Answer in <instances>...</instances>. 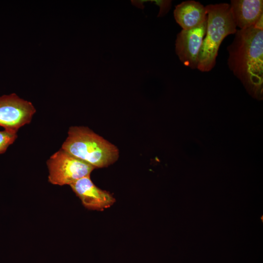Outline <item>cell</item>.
I'll list each match as a JSON object with an SVG mask.
<instances>
[{
  "mask_svg": "<svg viewBox=\"0 0 263 263\" xmlns=\"http://www.w3.org/2000/svg\"><path fill=\"white\" fill-rule=\"evenodd\" d=\"M36 111L31 102L15 94L0 96V126L17 133L20 127L31 122Z\"/></svg>",
  "mask_w": 263,
  "mask_h": 263,
  "instance_id": "cell-5",
  "label": "cell"
},
{
  "mask_svg": "<svg viewBox=\"0 0 263 263\" xmlns=\"http://www.w3.org/2000/svg\"><path fill=\"white\" fill-rule=\"evenodd\" d=\"M227 47L229 69L254 97L261 99L263 88V28L256 25L237 30Z\"/></svg>",
  "mask_w": 263,
  "mask_h": 263,
  "instance_id": "cell-1",
  "label": "cell"
},
{
  "mask_svg": "<svg viewBox=\"0 0 263 263\" xmlns=\"http://www.w3.org/2000/svg\"><path fill=\"white\" fill-rule=\"evenodd\" d=\"M17 137V133L5 130L0 131V154L4 153L8 147L15 142Z\"/></svg>",
  "mask_w": 263,
  "mask_h": 263,
  "instance_id": "cell-10",
  "label": "cell"
},
{
  "mask_svg": "<svg viewBox=\"0 0 263 263\" xmlns=\"http://www.w3.org/2000/svg\"><path fill=\"white\" fill-rule=\"evenodd\" d=\"M146 1H147V0H132V3L135 6H136L141 9H143L144 8L143 3Z\"/></svg>",
  "mask_w": 263,
  "mask_h": 263,
  "instance_id": "cell-12",
  "label": "cell"
},
{
  "mask_svg": "<svg viewBox=\"0 0 263 263\" xmlns=\"http://www.w3.org/2000/svg\"><path fill=\"white\" fill-rule=\"evenodd\" d=\"M176 22L183 30L197 27L207 20L206 6L194 0H187L177 5L174 10Z\"/></svg>",
  "mask_w": 263,
  "mask_h": 263,
  "instance_id": "cell-9",
  "label": "cell"
},
{
  "mask_svg": "<svg viewBox=\"0 0 263 263\" xmlns=\"http://www.w3.org/2000/svg\"><path fill=\"white\" fill-rule=\"evenodd\" d=\"M155 4L160 7V11L158 17L164 16L169 10L171 1L170 0H153Z\"/></svg>",
  "mask_w": 263,
  "mask_h": 263,
  "instance_id": "cell-11",
  "label": "cell"
},
{
  "mask_svg": "<svg viewBox=\"0 0 263 263\" xmlns=\"http://www.w3.org/2000/svg\"><path fill=\"white\" fill-rule=\"evenodd\" d=\"M207 20L201 25L183 30L177 35L175 52L180 60L191 69L197 68L198 56L205 38Z\"/></svg>",
  "mask_w": 263,
  "mask_h": 263,
  "instance_id": "cell-6",
  "label": "cell"
},
{
  "mask_svg": "<svg viewBox=\"0 0 263 263\" xmlns=\"http://www.w3.org/2000/svg\"><path fill=\"white\" fill-rule=\"evenodd\" d=\"M61 149L95 168L107 167L118 158L117 147L88 127H71Z\"/></svg>",
  "mask_w": 263,
  "mask_h": 263,
  "instance_id": "cell-2",
  "label": "cell"
},
{
  "mask_svg": "<svg viewBox=\"0 0 263 263\" xmlns=\"http://www.w3.org/2000/svg\"><path fill=\"white\" fill-rule=\"evenodd\" d=\"M230 6L236 26L240 29L255 26L263 19L262 0H232Z\"/></svg>",
  "mask_w": 263,
  "mask_h": 263,
  "instance_id": "cell-8",
  "label": "cell"
},
{
  "mask_svg": "<svg viewBox=\"0 0 263 263\" xmlns=\"http://www.w3.org/2000/svg\"><path fill=\"white\" fill-rule=\"evenodd\" d=\"M206 8L207 17L206 32L199 54L197 68L203 72H209L214 68L221 43L226 37L235 34L237 30L230 4H209Z\"/></svg>",
  "mask_w": 263,
  "mask_h": 263,
  "instance_id": "cell-3",
  "label": "cell"
},
{
  "mask_svg": "<svg viewBox=\"0 0 263 263\" xmlns=\"http://www.w3.org/2000/svg\"><path fill=\"white\" fill-rule=\"evenodd\" d=\"M47 165L49 182L59 186L70 185L79 179L90 176L95 169L62 149L50 157Z\"/></svg>",
  "mask_w": 263,
  "mask_h": 263,
  "instance_id": "cell-4",
  "label": "cell"
},
{
  "mask_svg": "<svg viewBox=\"0 0 263 263\" xmlns=\"http://www.w3.org/2000/svg\"><path fill=\"white\" fill-rule=\"evenodd\" d=\"M70 186L88 209L103 210L112 206L115 201L109 192L97 187L91 180L90 176L79 179Z\"/></svg>",
  "mask_w": 263,
  "mask_h": 263,
  "instance_id": "cell-7",
  "label": "cell"
}]
</instances>
